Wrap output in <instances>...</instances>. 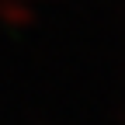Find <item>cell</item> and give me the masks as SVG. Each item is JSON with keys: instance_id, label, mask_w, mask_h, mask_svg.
I'll return each mask as SVG.
<instances>
[{"instance_id": "1", "label": "cell", "mask_w": 125, "mask_h": 125, "mask_svg": "<svg viewBox=\"0 0 125 125\" xmlns=\"http://www.w3.org/2000/svg\"><path fill=\"white\" fill-rule=\"evenodd\" d=\"M31 7L24 4V0H0V21L4 24H10V28H24V24H31Z\"/></svg>"}]
</instances>
